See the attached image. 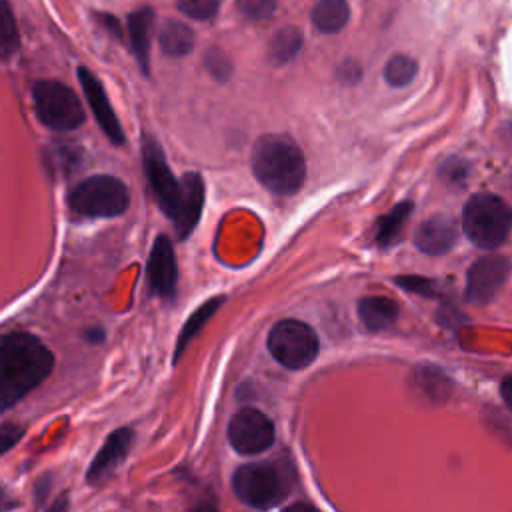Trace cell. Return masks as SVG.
Masks as SVG:
<instances>
[{"label":"cell","instance_id":"cell-1","mask_svg":"<svg viewBox=\"0 0 512 512\" xmlns=\"http://www.w3.org/2000/svg\"><path fill=\"white\" fill-rule=\"evenodd\" d=\"M52 352L32 334L8 332L0 342V404L10 408L52 370Z\"/></svg>","mask_w":512,"mask_h":512},{"label":"cell","instance_id":"cell-2","mask_svg":"<svg viewBox=\"0 0 512 512\" xmlns=\"http://www.w3.org/2000/svg\"><path fill=\"white\" fill-rule=\"evenodd\" d=\"M252 172L266 190L288 196L304 184L306 158L292 138L266 134L252 148Z\"/></svg>","mask_w":512,"mask_h":512},{"label":"cell","instance_id":"cell-3","mask_svg":"<svg viewBox=\"0 0 512 512\" xmlns=\"http://www.w3.org/2000/svg\"><path fill=\"white\" fill-rule=\"evenodd\" d=\"M232 488L244 504L268 510L286 500L292 482L290 472L276 462H250L234 472Z\"/></svg>","mask_w":512,"mask_h":512},{"label":"cell","instance_id":"cell-4","mask_svg":"<svg viewBox=\"0 0 512 512\" xmlns=\"http://www.w3.org/2000/svg\"><path fill=\"white\" fill-rule=\"evenodd\" d=\"M462 228L476 246L496 248L510 234L512 210L494 194H474L464 206Z\"/></svg>","mask_w":512,"mask_h":512},{"label":"cell","instance_id":"cell-5","mask_svg":"<svg viewBox=\"0 0 512 512\" xmlns=\"http://www.w3.org/2000/svg\"><path fill=\"white\" fill-rule=\"evenodd\" d=\"M128 190L122 180L98 174L76 184L68 194V206L84 218H112L128 208Z\"/></svg>","mask_w":512,"mask_h":512},{"label":"cell","instance_id":"cell-6","mask_svg":"<svg viewBox=\"0 0 512 512\" xmlns=\"http://www.w3.org/2000/svg\"><path fill=\"white\" fill-rule=\"evenodd\" d=\"M32 100L38 120L52 130H74L86 120L76 92L58 80H38L32 86Z\"/></svg>","mask_w":512,"mask_h":512},{"label":"cell","instance_id":"cell-7","mask_svg":"<svg viewBox=\"0 0 512 512\" xmlns=\"http://www.w3.org/2000/svg\"><path fill=\"white\" fill-rule=\"evenodd\" d=\"M270 354L286 368L300 370L312 364L318 354L314 330L300 320H282L268 334Z\"/></svg>","mask_w":512,"mask_h":512},{"label":"cell","instance_id":"cell-8","mask_svg":"<svg viewBox=\"0 0 512 512\" xmlns=\"http://www.w3.org/2000/svg\"><path fill=\"white\" fill-rule=\"evenodd\" d=\"M142 164L160 208L172 220L182 198V180L174 178L160 144L152 136L142 138Z\"/></svg>","mask_w":512,"mask_h":512},{"label":"cell","instance_id":"cell-9","mask_svg":"<svg viewBox=\"0 0 512 512\" xmlns=\"http://www.w3.org/2000/svg\"><path fill=\"white\" fill-rule=\"evenodd\" d=\"M228 440L240 454H260L274 442V424L264 412L242 408L228 424Z\"/></svg>","mask_w":512,"mask_h":512},{"label":"cell","instance_id":"cell-10","mask_svg":"<svg viewBox=\"0 0 512 512\" xmlns=\"http://www.w3.org/2000/svg\"><path fill=\"white\" fill-rule=\"evenodd\" d=\"M510 262L502 256H484L472 264L466 280V298L476 304H486L496 296L506 282Z\"/></svg>","mask_w":512,"mask_h":512},{"label":"cell","instance_id":"cell-11","mask_svg":"<svg viewBox=\"0 0 512 512\" xmlns=\"http://www.w3.org/2000/svg\"><path fill=\"white\" fill-rule=\"evenodd\" d=\"M146 278L150 290L160 296V298H172L176 290V278H178V268H176V258H174V248L168 236H158L154 240V246L148 256V266H146Z\"/></svg>","mask_w":512,"mask_h":512},{"label":"cell","instance_id":"cell-12","mask_svg":"<svg viewBox=\"0 0 512 512\" xmlns=\"http://www.w3.org/2000/svg\"><path fill=\"white\" fill-rule=\"evenodd\" d=\"M78 80L82 84V90L86 94V100H88L94 116H96V122L100 124L104 134L114 144H122L124 142V132H122L120 120H118L114 108L110 106V100H108L100 80L88 68H78Z\"/></svg>","mask_w":512,"mask_h":512},{"label":"cell","instance_id":"cell-13","mask_svg":"<svg viewBox=\"0 0 512 512\" xmlns=\"http://www.w3.org/2000/svg\"><path fill=\"white\" fill-rule=\"evenodd\" d=\"M204 206V182L200 174L188 172L182 176V198L172 218L178 238H186L200 220Z\"/></svg>","mask_w":512,"mask_h":512},{"label":"cell","instance_id":"cell-14","mask_svg":"<svg viewBox=\"0 0 512 512\" xmlns=\"http://www.w3.org/2000/svg\"><path fill=\"white\" fill-rule=\"evenodd\" d=\"M132 442H134V432L130 428L114 430L106 438V442L98 450V454L94 456V460L88 468V482L94 484V482H100L104 476H108L128 456Z\"/></svg>","mask_w":512,"mask_h":512},{"label":"cell","instance_id":"cell-15","mask_svg":"<svg viewBox=\"0 0 512 512\" xmlns=\"http://www.w3.org/2000/svg\"><path fill=\"white\" fill-rule=\"evenodd\" d=\"M456 238H458V232H456L454 220L444 214H436L418 226L414 242L424 254L436 256V254L448 252L454 246Z\"/></svg>","mask_w":512,"mask_h":512},{"label":"cell","instance_id":"cell-16","mask_svg":"<svg viewBox=\"0 0 512 512\" xmlns=\"http://www.w3.org/2000/svg\"><path fill=\"white\" fill-rule=\"evenodd\" d=\"M358 316L366 330L382 332L398 318V304L386 296H366L358 302Z\"/></svg>","mask_w":512,"mask_h":512},{"label":"cell","instance_id":"cell-17","mask_svg":"<svg viewBox=\"0 0 512 512\" xmlns=\"http://www.w3.org/2000/svg\"><path fill=\"white\" fill-rule=\"evenodd\" d=\"M154 12L152 8L144 6L128 16V36L134 50V56L138 58L142 72L148 74V62H150V32H152Z\"/></svg>","mask_w":512,"mask_h":512},{"label":"cell","instance_id":"cell-18","mask_svg":"<svg viewBox=\"0 0 512 512\" xmlns=\"http://www.w3.org/2000/svg\"><path fill=\"white\" fill-rule=\"evenodd\" d=\"M310 18L318 32L334 34L346 26L350 18V6L346 0H318Z\"/></svg>","mask_w":512,"mask_h":512},{"label":"cell","instance_id":"cell-19","mask_svg":"<svg viewBox=\"0 0 512 512\" xmlns=\"http://www.w3.org/2000/svg\"><path fill=\"white\" fill-rule=\"evenodd\" d=\"M158 42H160V48L164 54L186 56L192 50L196 36L188 24H184L180 20H166L160 26Z\"/></svg>","mask_w":512,"mask_h":512},{"label":"cell","instance_id":"cell-20","mask_svg":"<svg viewBox=\"0 0 512 512\" xmlns=\"http://www.w3.org/2000/svg\"><path fill=\"white\" fill-rule=\"evenodd\" d=\"M412 212V202H402L398 206H394L388 214H384L380 220H378V226H376V242L386 248V246H392L394 242H398V238L402 236V228L408 220Z\"/></svg>","mask_w":512,"mask_h":512},{"label":"cell","instance_id":"cell-21","mask_svg":"<svg viewBox=\"0 0 512 512\" xmlns=\"http://www.w3.org/2000/svg\"><path fill=\"white\" fill-rule=\"evenodd\" d=\"M222 302H224V298H222V296H216V298L204 302L198 310L192 312V316L184 322V326H182V330H180V334H178L176 352H174V362L182 356V352H184V348L188 346V342L200 332V328L208 322V318L218 310V306H220Z\"/></svg>","mask_w":512,"mask_h":512},{"label":"cell","instance_id":"cell-22","mask_svg":"<svg viewBox=\"0 0 512 512\" xmlns=\"http://www.w3.org/2000/svg\"><path fill=\"white\" fill-rule=\"evenodd\" d=\"M302 48V34L298 28L294 26H286V28H280L270 44H268V58L276 64H284L288 60H292Z\"/></svg>","mask_w":512,"mask_h":512},{"label":"cell","instance_id":"cell-23","mask_svg":"<svg viewBox=\"0 0 512 512\" xmlns=\"http://www.w3.org/2000/svg\"><path fill=\"white\" fill-rule=\"evenodd\" d=\"M418 72V64L414 58L406 56V54H396L392 56L388 62H386V68H384V80L394 86V88H400V86H406L414 80Z\"/></svg>","mask_w":512,"mask_h":512},{"label":"cell","instance_id":"cell-24","mask_svg":"<svg viewBox=\"0 0 512 512\" xmlns=\"http://www.w3.org/2000/svg\"><path fill=\"white\" fill-rule=\"evenodd\" d=\"M0 46H2V56L8 60L16 48H18V30L16 22L10 10V4L4 0L2 2V18H0Z\"/></svg>","mask_w":512,"mask_h":512},{"label":"cell","instance_id":"cell-25","mask_svg":"<svg viewBox=\"0 0 512 512\" xmlns=\"http://www.w3.org/2000/svg\"><path fill=\"white\" fill-rule=\"evenodd\" d=\"M236 6L252 22H266L276 12V0H236Z\"/></svg>","mask_w":512,"mask_h":512},{"label":"cell","instance_id":"cell-26","mask_svg":"<svg viewBox=\"0 0 512 512\" xmlns=\"http://www.w3.org/2000/svg\"><path fill=\"white\" fill-rule=\"evenodd\" d=\"M178 10L194 20H210L220 8V0H178Z\"/></svg>","mask_w":512,"mask_h":512},{"label":"cell","instance_id":"cell-27","mask_svg":"<svg viewBox=\"0 0 512 512\" xmlns=\"http://www.w3.org/2000/svg\"><path fill=\"white\" fill-rule=\"evenodd\" d=\"M396 284L402 286L408 292H416L420 296H434V284L428 278L420 276H400L396 278Z\"/></svg>","mask_w":512,"mask_h":512},{"label":"cell","instance_id":"cell-28","mask_svg":"<svg viewBox=\"0 0 512 512\" xmlns=\"http://www.w3.org/2000/svg\"><path fill=\"white\" fill-rule=\"evenodd\" d=\"M206 68L220 80H224L230 72V62L224 58V54H220L218 50H212L208 56H206Z\"/></svg>","mask_w":512,"mask_h":512},{"label":"cell","instance_id":"cell-29","mask_svg":"<svg viewBox=\"0 0 512 512\" xmlns=\"http://www.w3.org/2000/svg\"><path fill=\"white\" fill-rule=\"evenodd\" d=\"M24 434L22 428H18L16 424H10V422H4L2 424V430H0V444H2V452H8L18 440L20 436Z\"/></svg>","mask_w":512,"mask_h":512},{"label":"cell","instance_id":"cell-30","mask_svg":"<svg viewBox=\"0 0 512 512\" xmlns=\"http://www.w3.org/2000/svg\"><path fill=\"white\" fill-rule=\"evenodd\" d=\"M46 512H68V496L66 494L58 496Z\"/></svg>","mask_w":512,"mask_h":512},{"label":"cell","instance_id":"cell-31","mask_svg":"<svg viewBox=\"0 0 512 512\" xmlns=\"http://www.w3.org/2000/svg\"><path fill=\"white\" fill-rule=\"evenodd\" d=\"M502 398H504V402L508 404V408L512 410V376L510 378H506L504 382H502Z\"/></svg>","mask_w":512,"mask_h":512},{"label":"cell","instance_id":"cell-32","mask_svg":"<svg viewBox=\"0 0 512 512\" xmlns=\"http://www.w3.org/2000/svg\"><path fill=\"white\" fill-rule=\"evenodd\" d=\"M284 512H318L312 504H306V502H296L292 506H288Z\"/></svg>","mask_w":512,"mask_h":512},{"label":"cell","instance_id":"cell-33","mask_svg":"<svg viewBox=\"0 0 512 512\" xmlns=\"http://www.w3.org/2000/svg\"><path fill=\"white\" fill-rule=\"evenodd\" d=\"M192 512H218L212 504H206V502H202V504H198Z\"/></svg>","mask_w":512,"mask_h":512},{"label":"cell","instance_id":"cell-34","mask_svg":"<svg viewBox=\"0 0 512 512\" xmlns=\"http://www.w3.org/2000/svg\"><path fill=\"white\" fill-rule=\"evenodd\" d=\"M102 336H104V334H102V332H100V330H92V332H90V334H88V338H90V342H100V340H102Z\"/></svg>","mask_w":512,"mask_h":512}]
</instances>
